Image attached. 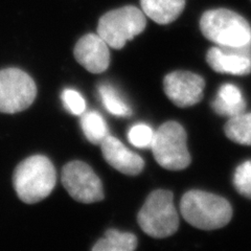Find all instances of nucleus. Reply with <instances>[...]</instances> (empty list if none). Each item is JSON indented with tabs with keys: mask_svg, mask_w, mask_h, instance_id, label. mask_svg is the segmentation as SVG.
<instances>
[{
	"mask_svg": "<svg viewBox=\"0 0 251 251\" xmlns=\"http://www.w3.org/2000/svg\"><path fill=\"white\" fill-rule=\"evenodd\" d=\"M137 247V238L130 232L109 229L105 237L97 242L93 251H133Z\"/></svg>",
	"mask_w": 251,
	"mask_h": 251,
	"instance_id": "obj_15",
	"label": "nucleus"
},
{
	"mask_svg": "<svg viewBox=\"0 0 251 251\" xmlns=\"http://www.w3.org/2000/svg\"><path fill=\"white\" fill-rule=\"evenodd\" d=\"M211 107L217 114L230 119L245 111L246 101L237 86L224 84L220 87Z\"/></svg>",
	"mask_w": 251,
	"mask_h": 251,
	"instance_id": "obj_14",
	"label": "nucleus"
},
{
	"mask_svg": "<svg viewBox=\"0 0 251 251\" xmlns=\"http://www.w3.org/2000/svg\"><path fill=\"white\" fill-rule=\"evenodd\" d=\"M173 200L174 196L170 191L157 190L149 195L137 215L140 228L148 235L163 239L177 231L179 218Z\"/></svg>",
	"mask_w": 251,
	"mask_h": 251,
	"instance_id": "obj_4",
	"label": "nucleus"
},
{
	"mask_svg": "<svg viewBox=\"0 0 251 251\" xmlns=\"http://www.w3.org/2000/svg\"><path fill=\"white\" fill-rule=\"evenodd\" d=\"M205 82L203 77L191 72L171 73L163 80L166 96L173 104L179 108L192 107L203 99Z\"/></svg>",
	"mask_w": 251,
	"mask_h": 251,
	"instance_id": "obj_9",
	"label": "nucleus"
},
{
	"mask_svg": "<svg viewBox=\"0 0 251 251\" xmlns=\"http://www.w3.org/2000/svg\"><path fill=\"white\" fill-rule=\"evenodd\" d=\"M81 126L86 138L91 144L100 145L101 141L109 135L105 120L97 111L83 113L81 117Z\"/></svg>",
	"mask_w": 251,
	"mask_h": 251,
	"instance_id": "obj_17",
	"label": "nucleus"
},
{
	"mask_svg": "<svg viewBox=\"0 0 251 251\" xmlns=\"http://www.w3.org/2000/svg\"><path fill=\"white\" fill-rule=\"evenodd\" d=\"M225 135L233 143L251 146V113H241L230 117L225 124Z\"/></svg>",
	"mask_w": 251,
	"mask_h": 251,
	"instance_id": "obj_16",
	"label": "nucleus"
},
{
	"mask_svg": "<svg viewBox=\"0 0 251 251\" xmlns=\"http://www.w3.org/2000/svg\"><path fill=\"white\" fill-rule=\"evenodd\" d=\"M203 36L218 46L238 47L251 43V26L241 15L227 9L204 12L200 18Z\"/></svg>",
	"mask_w": 251,
	"mask_h": 251,
	"instance_id": "obj_3",
	"label": "nucleus"
},
{
	"mask_svg": "<svg viewBox=\"0 0 251 251\" xmlns=\"http://www.w3.org/2000/svg\"><path fill=\"white\" fill-rule=\"evenodd\" d=\"M37 97V86L19 68L0 70V113L15 114L31 106Z\"/></svg>",
	"mask_w": 251,
	"mask_h": 251,
	"instance_id": "obj_7",
	"label": "nucleus"
},
{
	"mask_svg": "<svg viewBox=\"0 0 251 251\" xmlns=\"http://www.w3.org/2000/svg\"><path fill=\"white\" fill-rule=\"evenodd\" d=\"M62 184L72 197L81 203H94L104 199L100 179L83 161H70L62 170Z\"/></svg>",
	"mask_w": 251,
	"mask_h": 251,
	"instance_id": "obj_8",
	"label": "nucleus"
},
{
	"mask_svg": "<svg viewBox=\"0 0 251 251\" xmlns=\"http://www.w3.org/2000/svg\"><path fill=\"white\" fill-rule=\"evenodd\" d=\"M100 148L105 160L123 174L135 176L143 172L144 159L128 150L117 138L108 135L100 143Z\"/></svg>",
	"mask_w": 251,
	"mask_h": 251,
	"instance_id": "obj_12",
	"label": "nucleus"
},
{
	"mask_svg": "<svg viewBox=\"0 0 251 251\" xmlns=\"http://www.w3.org/2000/svg\"><path fill=\"white\" fill-rule=\"evenodd\" d=\"M180 211L187 223L203 230L222 228L232 218V207L226 199L197 190L183 195Z\"/></svg>",
	"mask_w": 251,
	"mask_h": 251,
	"instance_id": "obj_2",
	"label": "nucleus"
},
{
	"mask_svg": "<svg viewBox=\"0 0 251 251\" xmlns=\"http://www.w3.org/2000/svg\"><path fill=\"white\" fill-rule=\"evenodd\" d=\"M141 11L161 25L174 22L182 14L185 0H140Z\"/></svg>",
	"mask_w": 251,
	"mask_h": 251,
	"instance_id": "obj_13",
	"label": "nucleus"
},
{
	"mask_svg": "<svg viewBox=\"0 0 251 251\" xmlns=\"http://www.w3.org/2000/svg\"><path fill=\"white\" fill-rule=\"evenodd\" d=\"M233 185L242 196L251 199V160L243 162L235 170Z\"/></svg>",
	"mask_w": 251,
	"mask_h": 251,
	"instance_id": "obj_19",
	"label": "nucleus"
},
{
	"mask_svg": "<svg viewBox=\"0 0 251 251\" xmlns=\"http://www.w3.org/2000/svg\"><path fill=\"white\" fill-rule=\"evenodd\" d=\"M154 131L146 124H137L129 130L128 139L136 148H151Z\"/></svg>",
	"mask_w": 251,
	"mask_h": 251,
	"instance_id": "obj_20",
	"label": "nucleus"
},
{
	"mask_svg": "<svg viewBox=\"0 0 251 251\" xmlns=\"http://www.w3.org/2000/svg\"><path fill=\"white\" fill-rule=\"evenodd\" d=\"M57 183L52 162L43 155H34L21 161L13 174V185L19 199L34 204L49 197Z\"/></svg>",
	"mask_w": 251,
	"mask_h": 251,
	"instance_id": "obj_1",
	"label": "nucleus"
},
{
	"mask_svg": "<svg viewBox=\"0 0 251 251\" xmlns=\"http://www.w3.org/2000/svg\"><path fill=\"white\" fill-rule=\"evenodd\" d=\"M151 149L157 163L166 170L181 171L191 164L186 132L177 122L171 121L160 126L154 133Z\"/></svg>",
	"mask_w": 251,
	"mask_h": 251,
	"instance_id": "obj_6",
	"label": "nucleus"
},
{
	"mask_svg": "<svg viewBox=\"0 0 251 251\" xmlns=\"http://www.w3.org/2000/svg\"><path fill=\"white\" fill-rule=\"evenodd\" d=\"M75 60L92 74H101L110 64V51L108 44L99 34L83 36L75 46Z\"/></svg>",
	"mask_w": 251,
	"mask_h": 251,
	"instance_id": "obj_11",
	"label": "nucleus"
},
{
	"mask_svg": "<svg viewBox=\"0 0 251 251\" xmlns=\"http://www.w3.org/2000/svg\"><path fill=\"white\" fill-rule=\"evenodd\" d=\"M206 62L219 74L246 75L251 73V43L238 47H211L206 53Z\"/></svg>",
	"mask_w": 251,
	"mask_h": 251,
	"instance_id": "obj_10",
	"label": "nucleus"
},
{
	"mask_svg": "<svg viewBox=\"0 0 251 251\" xmlns=\"http://www.w3.org/2000/svg\"><path fill=\"white\" fill-rule=\"evenodd\" d=\"M146 25L145 13L134 5H126L101 16L98 34L109 47L122 50L128 41L143 33Z\"/></svg>",
	"mask_w": 251,
	"mask_h": 251,
	"instance_id": "obj_5",
	"label": "nucleus"
},
{
	"mask_svg": "<svg viewBox=\"0 0 251 251\" xmlns=\"http://www.w3.org/2000/svg\"><path fill=\"white\" fill-rule=\"evenodd\" d=\"M62 100L68 111L75 115H82L85 112L86 103L80 92L75 89H65L62 93Z\"/></svg>",
	"mask_w": 251,
	"mask_h": 251,
	"instance_id": "obj_21",
	"label": "nucleus"
},
{
	"mask_svg": "<svg viewBox=\"0 0 251 251\" xmlns=\"http://www.w3.org/2000/svg\"><path fill=\"white\" fill-rule=\"evenodd\" d=\"M100 97L108 111L121 117H128L132 114L129 105L122 99L121 94L111 85H100L99 87Z\"/></svg>",
	"mask_w": 251,
	"mask_h": 251,
	"instance_id": "obj_18",
	"label": "nucleus"
}]
</instances>
